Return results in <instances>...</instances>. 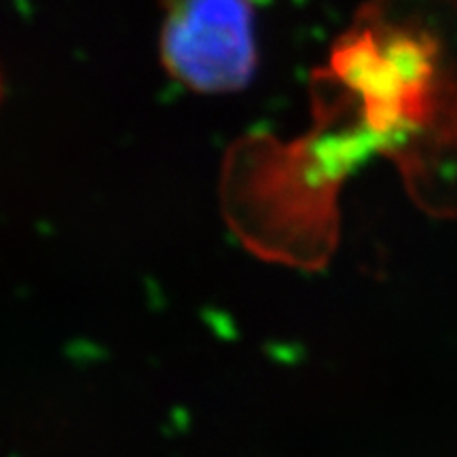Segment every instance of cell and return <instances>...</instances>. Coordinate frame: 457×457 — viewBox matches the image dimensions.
<instances>
[{
	"mask_svg": "<svg viewBox=\"0 0 457 457\" xmlns=\"http://www.w3.org/2000/svg\"><path fill=\"white\" fill-rule=\"evenodd\" d=\"M261 0H159V60L182 87L236 94L259 66L256 7Z\"/></svg>",
	"mask_w": 457,
	"mask_h": 457,
	"instance_id": "cell-2",
	"label": "cell"
},
{
	"mask_svg": "<svg viewBox=\"0 0 457 457\" xmlns=\"http://www.w3.org/2000/svg\"><path fill=\"white\" fill-rule=\"evenodd\" d=\"M310 89L312 134L270 142L299 180H337L370 151L421 174L457 157V0H367Z\"/></svg>",
	"mask_w": 457,
	"mask_h": 457,
	"instance_id": "cell-1",
	"label": "cell"
}]
</instances>
